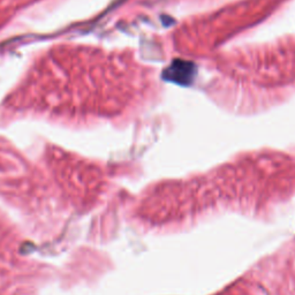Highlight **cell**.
Wrapping results in <instances>:
<instances>
[{
	"label": "cell",
	"instance_id": "1",
	"mask_svg": "<svg viewBox=\"0 0 295 295\" xmlns=\"http://www.w3.org/2000/svg\"><path fill=\"white\" fill-rule=\"evenodd\" d=\"M196 75L195 64L188 60L175 59L165 68L163 79L168 82L179 84V86H191Z\"/></svg>",
	"mask_w": 295,
	"mask_h": 295
}]
</instances>
